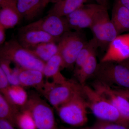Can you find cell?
I'll return each instance as SVG.
<instances>
[{
    "mask_svg": "<svg viewBox=\"0 0 129 129\" xmlns=\"http://www.w3.org/2000/svg\"><path fill=\"white\" fill-rule=\"evenodd\" d=\"M0 57L2 59L14 63L17 68L37 70L42 72L45 64L23 47L17 40H9L1 46Z\"/></svg>",
    "mask_w": 129,
    "mask_h": 129,
    "instance_id": "cell-1",
    "label": "cell"
},
{
    "mask_svg": "<svg viewBox=\"0 0 129 129\" xmlns=\"http://www.w3.org/2000/svg\"><path fill=\"white\" fill-rule=\"evenodd\" d=\"M49 103L56 109L83 91V86L74 79L60 82H47L40 90Z\"/></svg>",
    "mask_w": 129,
    "mask_h": 129,
    "instance_id": "cell-2",
    "label": "cell"
},
{
    "mask_svg": "<svg viewBox=\"0 0 129 129\" xmlns=\"http://www.w3.org/2000/svg\"><path fill=\"white\" fill-rule=\"evenodd\" d=\"M83 89L88 108L98 120L129 125V122L122 118L118 110L92 87L86 84Z\"/></svg>",
    "mask_w": 129,
    "mask_h": 129,
    "instance_id": "cell-3",
    "label": "cell"
},
{
    "mask_svg": "<svg viewBox=\"0 0 129 129\" xmlns=\"http://www.w3.org/2000/svg\"><path fill=\"white\" fill-rule=\"evenodd\" d=\"M88 109L83 89L82 92L56 110L60 119L64 123L72 127H82L88 122Z\"/></svg>",
    "mask_w": 129,
    "mask_h": 129,
    "instance_id": "cell-4",
    "label": "cell"
},
{
    "mask_svg": "<svg viewBox=\"0 0 129 129\" xmlns=\"http://www.w3.org/2000/svg\"><path fill=\"white\" fill-rule=\"evenodd\" d=\"M87 41L81 30H70L62 35L57 45L62 59V69H74L77 57Z\"/></svg>",
    "mask_w": 129,
    "mask_h": 129,
    "instance_id": "cell-5",
    "label": "cell"
},
{
    "mask_svg": "<svg viewBox=\"0 0 129 129\" xmlns=\"http://www.w3.org/2000/svg\"><path fill=\"white\" fill-rule=\"evenodd\" d=\"M94 75L96 80L113 88L129 90V68L119 63L100 62Z\"/></svg>",
    "mask_w": 129,
    "mask_h": 129,
    "instance_id": "cell-6",
    "label": "cell"
},
{
    "mask_svg": "<svg viewBox=\"0 0 129 129\" xmlns=\"http://www.w3.org/2000/svg\"><path fill=\"white\" fill-rule=\"evenodd\" d=\"M21 108L31 112L37 129H60L57 124L51 107L38 95L33 94L29 97L27 102Z\"/></svg>",
    "mask_w": 129,
    "mask_h": 129,
    "instance_id": "cell-7",
    "label": "cell"
},
{
    "mask_svg": "<svg viewBox=\"0 0 129 129\" xmlns=\"http://www.w3.org/2000/svg\"><path fill=\"white\" fill-rule=\"evenodd\" d=\"M99 47L107 50L109 44L118 35L109 17L108 8L103 7L96 16L90 27Z\"/></svg>",
    "mask_w": 129,
    "mask_h": 129,
    "instance_id": "cell-8",
    "label": "cell"
},
{
    "mask_svg": "<svg viewBox=\"0 0 129 129\" xmlns=\"http://www.w3.org/2000/svg\"><path fill=\"white\" fill-rule=\"evenodd\" d=\"M103 7L98 4H84L64 17L70 30H81L83 29L90 28L97 14Z\"/></svg>",
    "mask_w": 129,
    "mask_h": 129,
    "instance_id": "cell-9",
    "label": "cell"
},
{
    "mask_svg": "<svg viewBox=\"0 0 129 129\" xmlns=\"http://www.w3.org/2000/svg\"><path fill=\"white\" fill-rule=\"evenodd\" d=\"M92 88L109 102L118 111L124 120L129 122V101L115 88L95 80Z\"/></svg>",
    "mask_w": 129,
    "mask_h": 129,
    "instance_id": "cell-10",
    "label": "cell"
},
{
    "mask_svg": "<svg viewBox=\"0 0 129 129\" xmlns=\"http://www.w3.org/2000/svg\"><path fill=\"white\" fill-rule=\"evenodd\" d=\"M22 27L42 30L59 39L65 32L71 30L65 17L49 13L43 18Z\"/></svg>",
    "mask_w": 129,
    "mask_h": 129,
    "instance_id": "cell-11",
    "label": "cell"
},
{
    "mask_svg": "<svg viewBox=\"0 0 129 129\" xmlns=\"http://www.w3.org/2000/svg\"><path fill=\"white\" fill-rule=\"evenodd\" d=\"M129 58V34L118 36L108 47L100 62L120 63Z\"/></svg>",
    "mask_w": 129,
    "mask_h": 129,
    "instance_id": "cell-12",
    "label": "cell"
},
{
    "mask_svg": "<svg viewBox=\"0 0 129 129\" xmlns=\"http://www.w3.org/2000/svg\"><path fill=\"white\" fill-rule=\"evenodd\" d=\"M59 39L42 30L25 29L22 27L19 29L17 40L23 47L27 49L45 42L57 43Z\"/></svg>",
    "mask_w": 129,
    "mask_h": 129,
    "instance_id": "cell-13",
    "label": "cell"
},
{
    "mask_svg": "<svg viewBox=\"0 0 129 129\" xmlns=\"http://www.w3.org/2000/svg\"><path fill=\"white\" fill-rule=\"evenodd\" d=\"M20 85L26 87H35L39 90L44 86L43 72L35 69H26L17 68Z\"/></svg>",
    "mask_w": 129,
    "mask_h": 129,
    "instance_id": "cell-14",
    "label": "cell"
},
{
    "mask_svg": "<svg viewBox=\"0 0 129 129\" xmlns=\"http://www.w3.org/2000/svg\"><path fill=\"white\" fill-rule=\"evenodd\" d=\"M111 20L118 35L129 31V10L116 2L113 7Z\"/></svg>",
    "mask_w": 129,
    "mask_h": 129,
    "instance_id": "cell-15",
    "label": "cell"
},
{
    "mask_svg": "<svg viewBox=\"0 0 129 129\" xmlns=\"http://www.w3.org/2000/svg\"><path fill=\"white\" fill-rule=\"evenodd\" d=\"M17 8L22 18L34 20L44 9L42 0H18Z\"/></svg>",
    "mask_w": 129,
    "mask_h": 129,
    "instance_id": "cell-16",
    "label": "cell"
},
{
    "mask_svg": "<svg viewBox=\"0 0 129 129\" xmlns=\"http://www.w3.org/2000/svg\"><path fill=\"white\" fill-rule=\"evenodd\" d=\"M63 68L62 58L58 53L45 63L43 73L47 78H51L52 81L58 83L66 80L60 70Z\"/></svg>",
    "mask_w": 129,
    "mask_h": 129,
    "instance_id": "cell-17",
    "label": "cell"
},
{
    "mask_svg": "<svg viewBox=\"0 0 129 129\" xmlns=\"http://www.w3.org/2000/svg\"><path fill=\"white\" fill-rule=\"evenodd\" d=\"M87 0H58L48 13L66 17L82 6Z\"/></svg>",
    "mask_w": 129,
    "mask_h": 129,
    "instance_id": "cell-18",
    "label": "cell"
},
{
    "mask_svg": "<svg viewBox=\"0 0 129 129\" xmlns=\"http://www.w3.org/2000/svg\"><path fill=\"white\" fill-rule=\"evenodd\" d=\"M22 18L18 10L17 5H12L1 8L0 24L6 29L14 27Z\"/></svg>",
    "mask_w": 129,
    "mask_h": 129,
    "instance_id": "cell-19",
    "label": "cell"
},
{
    "mask_svg": "<svg viewBox=\"0 0 129 129\" xmlns=\"http://www.w3.org/2000/svg\"><path fill=\"white\" fill-rule=\"evenodd\" d=\"M26 49L45 63L58 53L57 45L53 42L41 43Z\"/></svg>",
    "mask_w": 129,
    "mask_h": 129,
    "instance_id": "cell-20",
    "label": "cell"
},
{
    "mask_svg": "<svg viewBox=\"0 0 129 129\" xmlns=\"http://www.w3.org/2000/svg\"><path fill=\"white\" fill-rule=\"evenodd\" d=\"M98 64L96 51L91 54L80 69L74 74L76 80L82 86L86 84L88 79L94 75Z\"/></svg>",
    "mask_w": 129,
    "mask_h": 129,
    "instance_id": "cell-21",
    "label": "cell"
},
{
    "mask_svg": "<svg viewBox=\"0 0 129 129\" xmlns=\"http://www.w3.org/2000/svg\"><path fill=\"white\" fill-rule=\"evenodd\" d=\"M2 94L13 104L21 108L26 104L29 98L27 93L21 85H10Z\"/></svg>",
    "mask_w": 129,
    "mask_h": 129,
    "instance_id": "cell-22",
    "label": "cell"
},
{
    "mask_svg": "<svg viewBox=\"0 0 129 129\" xmlns=\"http://www.w3.org/2000/svg\"><path fill=\"white\" fill-rule=\"evenodd\" d=\"M18 107L9 101L1 93L0 94V119L11 122L15 127V119L19 112Z\"/></svg>",
    "mask_w": 129,
    "mask_h": 129,
    "instance_id": "cell-23",
    "label": "cell"
},
{
    "mask_svg": "<svg viewBox=\"0 0 129 129\" xmlns=\"http://www.w3.org/2000/svg\"><path fill=\"white\" fill-rule=\"evenodd\" d=\"M98 47V43L94 38L87 41L76 58L74 68V74L80 69L91 54L96 51Z\"/></svg>",
    "mask_w": 129,
    "mask_h": 129,
    "instance_id": "cell-24",
    "label": "cell"
},
{
    "mask_svg": "<svg viewBox=\"0 0 129 129\" xmlns=\"http://www.w3.org/2000/svg\"><path fill=\"white\" fill-rule=\"evenodd\" d=\"M21 108L15 119V127L19 129H37L31 112L28 109Z\"/></svg>",
    "mask_w": 129,
    "mask_h": 129,
    "instance_id": "cell-25",
    "label": "cell"
},
{
    "mask_svg": "<svg viewBox=\"0 0 129 129\" xmlns=\"http://www.w3.org/2000/svg\"><path fill=\"white\" fill-rule=\"evenodd\" d=\"M0 68L2 69L11 85H20L19 80L17 69L13 70L11 67V62L8 60L1 58Z\"/></svg>",
    "mask_w": 129,
    "mask_h": 129,
    "instance_id": "cell-26",
    "label": "cell"
},
{
    "mask_svg": "<svg viewBox=\"0 0 129 129\" xmlns=\"http://www.w3.org/2000/svg\"><path fill=\"white\" fill-rule=\"evenodd\" d=\"M94 126L99 129H129V125L119 122L98 120Z\"/></svg>",
    "mask_w": 129,
    "mask_h": 129,
    "instance_id": "cell-27",
    "label": "cell"
},
{
    "mask_svg": "<svg viewBox=\"0 0 129 129\" xmlns=\"http://www.w3.org/2000/svg\"><path fill=\"white\" fill-rule=\"evenodd\" d=\"M11 85L5 73L0 68V90L1 93H5Z\"/></svg>",
    "mask_w": 129,
    "mask_h": 129,
    "instance_id": "cell-28",
    "label": "cell"
},
{
    "mask_svg": "<svg viewBox=\"0 0 129 129\" xmlns=\"http://www.w3.org/2000/svg\"><path fill=\"white\" fill-rule=\"evenodd\" d=\"M15 127L8 120L0 119V129H16Z\"/></svg>",
    "mask_w": 129,
    "mask_h": 129,
    "instance_id": "cell-29",
    "label": "cell"
},
{
    "mask_svg": "<svg viewBox=\"0 0 129 129\" xmlns=\"http://www.w3.org/2000/svg\"><path fill=\"white\" fill-rule=\"evenodd\" d=\"M18 0H0L1 8L12 5H17Z\"/></svg>",
    "mask_w": 129,
    "mask_h": 129,
    "instance_id": "cell-30",
    "label": "cell"
},
{
    "mask_svg": "<svg viewBox=\"0 0 129 129\" xmlns=\"http://www.w3.org/2000/svg\"><path fill=\"white\" fill-rule=\"evenodd\" d=\"M6 29L2 25L0 24V45H2L5 43L6 38Z\"/></svg>",
    "mask_w": 129,
    "mask_h": 129,
    "instance_id": "cell-31",
    "label": "cell"
},
{
    "mask_svg": "<svg viewBox=\"0 0 129 129\" xmlns=\"http://www.w3.org/2000/svg\"><path fill=\"white\" fill-rule=\"evenodd\" d=\"M116 89L118 92L120 93L122 95L124 96L129 101V90L123 88H113Z\"/></svg>",
    "mask_w": 129,
    "mask_h": 129,
    "instance_id": "cell-32",
    "label": "cell"
},
{
    "mask_svg": "<svg viewBox=\"0 0 129 129\" xmlns=\"http://www.w3.org/2000/svg\"><path fill=\"white\" fill-rule=\"evenodd\" d=\"M97 4L106 8H108L109 0H95Z\"/></svg>",
    "mask_w": 129,
    "mask_h": 129,
    "instance_id": "cell-33",
    "label": "cell"
},
{
    "mask_svg": "<svg viewBox=\"0 0 129 129\" xmlns=\"http://www.w3.org/2000/svg\"><path fill=\"white\" fill-rule=\"evenodd\" d=\"M115 2L120 3L129 10V0H115Z\"/></svg>",
    "mask_w": 129,
    "mask_h": 129,
    "instance_id": "cell-34",
    "label": "cell"
},
{
    "mask_svg": "<svg viewBox=\"0 0 129 129\" xmlns=\"http://www.w3.org/2000/svg\"><path fill=\"white\" fill-rule=\"evenodd\" d=\"M42 1L43 6L44 8H45L46 6L47 5H48V3L50 2L51 1H53L55 2V0H42ZM58 1V0H56V2H57Z\"/></svg>",
    "mask_w": 129,
    "mask_h": 129,
    "instance_id": "cell-35",
    "label": "cell"
},
{
    "mask_svg": "<svg viewBox=\"0 0 129 129\" xmlns=\"http://www.w3.org/2000/svg\"><path fill=\"white\" fill-rule=\"evenodd\" d=\"M129 68V58L122 62L119 63Z\"/></svg>",
    "mask_w": 129,
    "mask_h": 129,
    "instance_id": "cell-36",
    "label": "cell"
},
{
    "mask_svg": "<svg viewBox=\"0 0 129 129\" xmlns=\"http://www.w3.org/2000/svg\"><path fill=\"white\" fill-rule=\"evenodd\" d=\"M80 129H99L96 127L93 126L91 127H82L80 128Z\"/></svg>",
    "mask_w": 129,
    "mask_h": 129,
    "instance_id": "cell-37",
    "label": "cell"
},
{
    "mask_svg": "<svg viewBox=\"0 0 129 129\" xmlns=\"http://www.w3.org/2000/svg\"><path fill=\"white\" fill-rule=\"evenodd\" d=\"M60 129H75L71 128H67V127H62Z\"/></svg>",
    "mask_w": 129,
    "mask_h": 129,
    "instance_id": "cell-38",
    "label": "cell"
},
{
    "mask_svg": "<svg viewBox=\"0 0 129 129\" xmlns=\"http://www.w3.org/2000/svg\"></svg>",
    "mask_w": 129,
    "mask_h": 129,
    "instance_id": "cell-39",
    "label": "cell"
}]
</instances>
